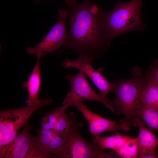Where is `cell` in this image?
Segmentation results:
<instances>
[{"instance_id":"4fadbf2b","label":"cell","mask_w":158,"mask_h":158,"mask_svg":"<svg viewBox=\"0 0 158 158\" xmlns=\"http://www.w3.org/2000/svg\"><path fill=\"white\" fill-rule=\"evenodd\" d=\"M145 84L141 93V104L158 108V84L147 71L145 73Z\"/></svg>"},{"instance_id":"277c9868","label":"cell","mask_w":158,"mask_h":158,"mask_svg":"<svg viewBox=\"0 0 158 158\" xmlns=\"http://www.w3.org/2000/svg\"><path fill=\"white\" fill-rule=\"evenodd\" d=\"M68 117L70 126L67 138L57 157L62 158H112L119 157L114 151L107 152L96 144L89 142L81 135L82 123L76 122L78 116L71 113Z\"/></svg>"},{"instance_id":"3957f363","label":"cell","mask_w":158,"mask_h":158,"mask_svg":"<svg viewBox=\"0 0 158 158\" xmlns=\"http://www.w3.org/2000/svg\"><path fill=\"white\" fill-rule=\"evenodd\" d=\"M142 5V0H131L127 3L119 0L109 13L103 11L100 28L108 45L117 36L130 31H142L145 28L141 17Z\"/></svg>"},{"instance_id":"ac0fdd59","label":"cell","mask_w":158,"mask_h":158,"mask_svg":"<svg viewBox=\"0 0 158 158\" xmlns=\"http://www.w3.org/2000/svg\"><path fill=\"white\" fill-rule=\"evenodd\" d=\"M138 147V137L131 138L123 146L113 150L119 157L137 158Z\"/></svg>"},{"instance_id":"8992f818","label":"cell","mask_w":158,"mask_h":158,"mask_svg":"<svg viewBox=\"0 0 158 158\" xmlns=\"http://www.w3.org/2000/svg\"><path fill=\"white\" fill-rule=\"evenodd\" d=\"M58 13L59 16L57 22L43 40L35 47L26 49L28 54L41 57L48 53L53 52L63 46L67 35L66 25L68 21L66 20L68 12L67 10L59 9Z\"/></svg>"},{"instance_id":"9c48e42d","label":"cell","mask_w":158,"mask_h":158,"mask_svg":"<svg viewBox=\"0 0 158 158\" xmlns=\"http://www.w3.org/2000/svg\"><path fill=\"white\" fill-rule=\"evenodd\" d=\"M29 120L23 130L18 133L10 144L0 154L1 158H43L34 146V137L30 133Z\"/></svg>"},{"instance_id":"ffe728a7","label":"cell","mask_w":158,"mask_h":158,"mask_svg":"<svg viewBox=\"0 0 158 158\" xmlns=\"http://www.w3.org/2000/svg\"><path fill=\"white\" fill-rule=\"evenodd\" d=\"M158 84V61L155 60L147 71Z\"/></svg>"},{"instance_id":"e0dca14e","label":"cell","mask_w":158,"mask_h":158,"mask_svg":"<svg viewBox=\"0 0 158 158\" xmlns=\"http://www.w3.org/2000/svg\"><path fill=\"white\" fill-rule=\"evenodd\" d=\"M68 130L65 132L54 130L53 135L48 148L49 157H57L66 140Z\"/></svg>"},{"instance_id":"30bf717a","label":"cell","mask_w":158,"mask_h":158,"mask_svg":"<svg viewBox=\"0 0 158 158\" xmlns=\"http://www.w3.org/2000/svg\"><path fill=\"white\" fill-rule=\"evenodd\" d=\"M65 77L69 80L70 83L71 90L69 92L84 100L100 102L113 113L114 107L112 101L109 100L107 97L98 95L90 85L85 74L82 71L79 70L75 75L68 74Z\"/></svg>"},{"instance_id":"44dd1931","label":"cell","mask_w":158,"mask_h":158,"mask_svg":"<svg viewBox=\"0 0 158 158\" xmlns=\"http://www.w3.org/2000/svg\"></svg>"},{"instance_id":"52a82bcc","label":"cell","mask_w":158,"mask_h":158,"mask_svg":"<svg viewBox=\"0 0 158 158\" xmlns=\"http://www.w3.org/2000/svg\"><path fill=\"white\" fill-rule=\"evenodd\" d=\"M84 100L69 92L63 103L68 107L73 106L82 114L87 122L91 133L93 136L100 135L105 132L115 134L120 130L118 121L106 119L92 111L83 103Z\"/></svg>"},{"instance_id":"7a4b0ae2","label":"cell","mask_w":158,"mask_h":158,"mask_svg":"<svg viewBox=\"0 0 158 158\" xmlns=\"http://www.w3.org/2000/svg\"><path fill=\"white\" fill-rule=\"evenodd\" d=\"M133 77L127 80H119L114 83L112 91L115 97L112 101L114 114H121L123 118L118 121L120 130L129 131L133 124L141 105L140 96L145 84V77L140 68L133 67Z\"/></svg>"},{"instance_id":"2e32d148","label":"cell","mask_w":158,"mask_h":158,"mask_svg":"<svg viewBox=\"0 0 158 158\" xmlns=\"http://www.w3.org/2000/svg\"><path fill=\"white\" fill-rule=\"evenodd\" d=\"M138 117L146 124L150 130H158V108L141 104Z\"/></svg>"},{"instance_id":"5bb4252c","label":"cell","mask_w":158,"mask_h":158,"mask_svg":"<svg viewBox=\"0 0 158 158\" xmlns=\"http://www.w3.org/2000/svg\"><path fill=\"white\" fill-rule=\"evenodd\" d=\"M132 137L119 133L110 136L101 137L99 135L93 136L94 143L100 148L104 150L111 149L113 150L125 144Z\"/></svg>"},{"instance_id":"ba28073f","label":"cell","mask_w":158,"mask_h":158,"mask_svg":"<svg viewBox=\"0 0 158 158\" xmlns=\"http://www.w3.org/2000/svg\"><path fill=\"white\" fill-rule=\"evenodd\" d=\"M94 56L80 53L78 59L73 61L67 58L62 61V66L64 68H73L77 69L83 72L91 79L100 92L101 95L107 97V94L112 91L114 83L109 82L102 75L101 72L103 70L102 68L98 70L94 68L92 61L95 58Z\"/></svg>"},{"instance_id":"d6986e66","label":"cell","mask_w":158,"mask_h":158,"mask_svg":"<svg viewBox=\"0 0 158 158\" xmlns=\"http://www.w3.org/2000/svg\"><path fill=\"white\" fill-rule=\"evenodd\" d=\"M60 108H56L48 112L41 119V128L54 130L59 114Z\"/></svg>"},{"instance_id":"6da1fadb","label":"cell","mask_w":158,"mask_h":158,"mask_svg":"<svg viewBox=\"0 0 158 158\" xmlns=\"http://www.w3.org/2000/svg\"><path fill=\"white\" fill-rule=\"evenodd\" d=\"M63 0L68 7L69 29L65 43L59 53L71 49L95 57V54L104 44L108 45L100 28L103 11L90 0H83L82 3Z\"/></svg>"},{"instance_id":"5b68a950","label":"cell","mask_w":158,"mask_h":158,"mask_svg":"<svg viewBox=\"0 0 158 158\" xmlns=\"http://www.w3.org/2000/svg\"><path fill=\"white\" fill-rule=\"evenodd\" d=\"M52 102L51 98L40 99L39 103L17 109L1 110L0 112V154L10 144L22 126L35 111Z\"/></svg>"},{"instance_id":"9a60e30c","label":"cell","mask_w":158,"mask_h":158,"mask_svg":"<svg viewBox=\"0 0 158 158\" xmlns=\"http://www.w3.org/2000/svg\"><path fill=\"white\" fill-rule=\"evenodd\" d=\"M34 137V146L43 158H49L48 148L54 133V130L41 128Z\"/></svg>"},{"instance_id":"8fae6325","label":"cell","mask_w":158,"mask_h":158,"mask_svg":"<svg viewBox=\"0 0 158 158\" xmlns=\"http://www.w3.org/2000/svg\"><path fill=\"white\" fill-rule=\"evenodd\" d=\"M144 123L137 117L133 123L138 127L139 133L137 137L138 147L137 158H158L155 150L158 145V140L156 135L146 128Z\"/></svg>"},{"instance_id":"7c38bea8","label":"cell","mask_w":158,"mask_h":158,"mask_svg":"<svg viewBox=\"0 0 158 158\" xmlns=\"http://www.w3.org/2000/svg\"><path fill=\"white\" fill-rule=\"evenodd\" d=\"M37 62L27 81L22 85L26 88L28 96L27 105H31L38 103L40 99H39V90L41 84V73L40 62L41 57H37Z\"/></svg>"}]
</instances>
